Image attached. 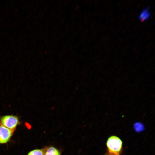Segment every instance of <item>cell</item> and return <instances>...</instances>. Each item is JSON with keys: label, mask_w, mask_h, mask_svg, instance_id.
Here are the masks:
<instances>
[{"label": "cell", "mask_w": 155, "mask_h": 155, "mask_svg": "<svg viewBox=\"0 0 155 155\" xmlns=\"http://www.w3.org/2000/svg\"><path fill=\"white\" fill-rule=\"evenodd\" d=\"M106 146L109 154L119 155L122 149V142L118 137L112 136L107 140Z\"/></svg>", "instance_id": "1"}, {"label": "cell", "mask_w": 155, "mask_h": 155, "mask_svg": "<svg viewBox=\"0 0 155 155\" xmlns=\"http://www.w3.org/2000/svg\"><path fill=\"white\" fill-rule=\"evenodd\" d=\"M1 125L4 127L13 130L19 123L18 117L14 115H6L1 119Z\"/></svg>", "instance_id": "2"}, {"label": "cell", "mask_w": 155, "mask_h": 155, "mask_svg": "<svg viewBox=\"0 0 155 155\" xmlns=\"http://www.w3.org/2000/svg\"><path fill=\"white\" fill-rule=\"evenodd\" d=\"M13 131L0 125V143H7L12 136Z\"/></svg>", "instance_id": "3"}, {"label": "cell", "mask_w": 155, "mask_h": 155, "mask_svg": "<svg viewBox=\"0 0 155 155\" xmlns=\"http://www.w3.org/2000/svg\"><path fill=\"white\" fill-rule=\"evenodd\" d=\"M43 149V155H61L62 151L52 145L45 146Z\"/></svg>", "instance_id": "4"}, {"label": "cell", "mask_w": 155, "mask_h": 155, "mask_svg": "<svg viewBox=\"0 0 155 155\" xmlns=\"http://www.w3.org/2000/svg\"><path fill=\"white\" fill-rule=\"evenodd\" d=\"M151 13L149 7H147L143 9L140 13L138 19L141 22H144L148 20L150 18Z\"/></svg>", "instance_id": "5"}, {"label": "cell", "mask_w": 155, "mask_h": 155, "mask_svg": "<svg viewBox=\"0 0 155 155\" xmlns=\"http://www.w3.org/2000/svg\"><path fill=\"white\" fill-rule=\"evenodd\" d=\"M134 128L137 132H140L144 130V129L143 124L140 122H136L134 125Z\"/></svg>", "instance_id": "6"}, {"label": "cell", "mask_w": 155, "mask_h": 155, "mask_svg": "<svg viewBox=\"0 0 155 155\" xmlns=\"http://www.w3.org/2000/svg\"><path fill=\"white\" fill-rule=\"evenodd\" d=\"M43 149H38L33 150L30 152L27 155H43Z\"/></svg>", "instance_id": "7"}, {"label": "cell", "mask_w": 155, "mask_h": 155, "mask_svg": "<svg viewBox=\"0 0 155 155\" xmlns=\"http://www.w3.org/2000/svg\"><path fill=\"white\" fill-rule=\"evenodd\" d=\"M111 155V154H108V155Z\"/></svg>", "instance_id": "8"}]
</instances>
